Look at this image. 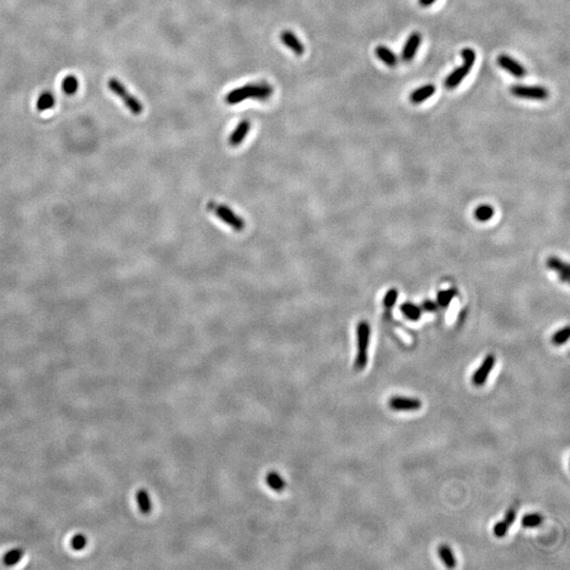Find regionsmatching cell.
Segmentation results:
<instances>
[{"mask_svg": "<svg viewBox=\"0 0 570 570\" xmlns=\"http://www.w3.org/2000/svg\"><path fill=\"white\" fill-rule=\"evenodd\" d=\"M78 89V81L74 75H68L61 83V90L67 95H73Z\"/></svg>", "mask_w": 570, "mask_h": 570, "instance_id": "cell-25", "label": "cell"}, {"mask_svg": "<svg viewBox=\"0 0 570 570\" xmlns=\"http://www.w3.org/2000/svg\"><path fill=\"white\" fill-rule=\"evenodd\" d=\"M438 556L440 558V561L442 562V564L449 569L455 568L456 567V558L455 555L453 553V551L451 550V548L449 546L447 545H440L438 547Z\"/></svg>", "mask_w": 570, "mask_h": 570, "instance_id": "cell-18", "label": "cell"}, {"mask_svg": "<svg viewBox=\"0 0 570 570\" xmlns=\"http://www.w3.org/2000/svg\"><path fill=\"white\" fill-rule=\"evenodd\" d=\"M494 216V208L489 204H482L475 208L474 218L479 222H487Z\"/></svg>", "mask_w": 570, "mask_h": 570, "instance_id": "cell-21", "label": "cell"}, {"mask_svg": "<svg viewBox=\"0 0 570 570\" xmlns=\"http://www.w3.org/2000/svg\"><path fill=\"white\" fill-rule=\"evenodd\" d=\"M371 326L368 322L362 320L358 322L356 328L357 353L355 357L354 367L356 371H362L368 362V348L371 341Z\"/></svg>", "mask_w": 570, "mask_h": 570, "instance_id": "cell-2", "label": "cell"}, {"mask_svg": "<svg viewBox=\"0 0 570 570\" xmlns=\"http://www.w3.org/2000/svg\"><path fill=\"white\" fill-rule=\"evenodd\" d=\"M543 517L540 513H528L522 518V526L525 528L538 527L543 523Z\"/></svg>", "mask_w": 570, "mask_h": 570, "instance_id": "cell-23", "label": "cell"}, {"mask_svg": "<svg viewBox=\"0 0 570 570\" xmlns=\"http://www.w3.org/2000/svg\"><path fill=\"white\" fill-rule=\"evenodd\" d=\"M280 40L285 46L292 50L297 56H302L305 52L304 44L290 31H283L280 34Z\"/></svg>", "mask_w": 570, "mask_h": 570, "instance_id": "cell-12", "label": "cell"}, {"mask_svg": "<svg viewBox=\"0 0 570 570\" xmlns=\"http://www.w3.org/2000/svg\"><path fill=\"white\" fill-rule=\"evenodd\" d=\"M420 6L422 7H430L432 6L434 3H436L437 0H418Z\"/></svg>", "mask_w": 570, "mask_h": 570, "instance_id": "cell-32", "label": "cell"}, {"mask_svg": "<svg viewBox=\"0 0 570 570\" xmlns=\"http://www.w3.org/2000/svg\"><path fill=\"white\" fill-rule=\"evenodd\" d=\"M497 64L502 69L506 70L509 74H511L514 77L522 78L526 75V69H525V67L518 60L510 57L507 54L499 55L497 57Z\"/></svg>", "mask_w": 570, "mask_h": 570, "instance_id": "cell-10", "label": "cell"}, {"mask_svg": "<svg viewBox=\"0 0 570 570\" xmlns=\"http://www.w3.org/2000/svg\"><path fill=\"white\" fill-rule=\"evenodd\" d=\"M569 336H570L569 327L566 326L565 328L560 329V330L556 331V332L553 334V336H552V338H551V341H552V343L555 344V345H563V344H565V343L568 341Z\"/></svg>", "mask_w": 570, "mask_h": 570, "instance_id": "cell-26", "label": "cell"}, {"mask_svg": "<svg viewBox=\"0 0 570 570\" xmlns=\"http://www.w3.org/2000/svg\"><path fill=\"white\" fill-rule=\"evenodd\" d=\"M495 363H496L495 356L493 354L487 355L484 358L483 362L478 366L477 370L473 373L471 378L472 384L476 387H483L487 383L491 372L493 371Z\"/></svg>", "mask_w": 570, "mask_h": 570, "instance_id": "cell-7", "label": "cell"}, {"mask_svg": "<svg viewBox=\"0 0 570 570\" xmlns=\"http://www.w3.org/2000/svg\"><path fill=\"white\" fill-rule=\"evenodd\" d=\"M87 545V538L86 535L83 533H77L75 535H73V538L70 541V546L71 548L75 551H80L83 550Z\"/></svg>", "mask_w": 570, "mask_h": 570, "instance_id": "cell-28", "label": "cell"}, {"mask_svg": "<svg viewBox=\"0 0 570 570\" xmlns=\"http://www.w3.org/2000/svg\"><path fill=\"white\" fill-rule=\"evenodd\" d=\"M389 407L398 412L418 411L422 407V402L418 398L407 396H392L388 401Z\"/></svg>", "mask_w": 570, "mask_h": 570, "instance_id": "cell-8", "label": "cell"}, {"mask_svg": "<svg viewBox=\"0 0 570 570\" xmlns=\"http://www.w3.org/2000/svg\"><path fill=\"white\" fill-rule=\"evenodd\" d=\"M421 34L419 32H413L412 34L409 35L405 47L401 51V60L405 62H410L414 59L415 55L421 44Z\"/></svg>", "mask_w": 570, "mask_h": 570, "instance_id": "cell-9", "label": "cell"}, {"mask_svg": "<svg viewBox=\"0 0 570 570\" xmlns=\"http://www.w3.org/2000/svg\"><path fill=\"white\" fill-rule=\"evenodd\" d=\"M420 307H421V309H422V310H424V311H429V312H432V311H435V310H436V309H437L438 305H437V303H436V302H435V301H432V300H426V301H424V302H423V303L421 304V306H420Z\"/></svg>", "mask_w": 570, "mask_h": 570, "instance_id": "cell-30", "label": "cell"}, {"mask_svg": "<svg viewBox=\"0 0 570 570\" xmlns=\"http://www.w3.org/2000/svg\"><path fill=\"white\" fill-rule=\"evenodd\" d=\"M55 103H56V99H55L53 93L48 91L43 92L42 94H40V96L37 99L36 109L39 111V112H43V111L52 109L55 106Z\"/></svg>", "mask_w": 570, "mask_h": 570, "instance_id": "cell-20", "label": "cell"}, {"mask_svg": "<svg viewBox=\"0 0 570 570\" xmlns=\"http://www.w3.org/2000/svg\"><path fill=\"white\" fill-rule=\"evenodd\" d=\"M462 57L464 59V64L453 70L445 80V86L448 89H454L460 85L464 78L470 73L472 67L476 59V54L473 49L465 48L462 50Z\"/></svg>", "mask_w": 570, "mask_h": 570, "instance_id": "cell-3", "label": "cell"}, {"mask_svg": "<svg viewBox=\"0 0 570 570\" xmlns=\"http://www.w3.org/2000/svg\"><path fill=\"white\" fill-rule=\"evenodd\" d=\"M399 308H400L401 314L411 321L419 320L420 317H421V314H422L421 307L414 304V303H411V302L402 303Z\"/></svg>", "mask_w": 570, "mask_h": 570, "instance_id": "cell-16", "label": "cell"}, {"mask_svg": "<svg viewBox=\"0 0 570 570\" xmlns=\"http://www.w3.org/2000/svg\"><path fill=\"white\" fill-rule=\"evenodd\" d=\"M136 499H137L138 507L143 514H149L151 512V509H152L151 499H150V496H149V494H148L146 490H144V489L138 490L137 494H136Z\"/></svg>", "mask_w": 570, "mask_h": 570, "instance_id": "cell-17", "label": "cell"}, {"mask_svg": "<svg viewBox=\"0 0 570 570\" xmlns=\"http://www.w3.org/2000/svg\"><path fill=\"white\" fill-rule=\"evenodd\" d=\"M108 87L111 92H113L125 103V106L128 108L131 113H133L134 115H140L143 112L144 110L143 104L136 96H133L128 92L125 85L120 81H118L117 78L111 77L108 81Z\"/></svg>", "mask_w": 570, "mask_h": 570, "instance_id": "cell-4", "label": "cell"}, {"mask_svg": "<svg viewBox=\"0 0 570 570\" xmlns=\"http://www.w3.org/2000/svg\"><path fill=\"white\" fill-rule=\"evenodd\" d=\"M547 266H548V268H550L551 271L555 272L558 278H560L563 282L565 283L569 282V276H570L569 265L558 258V257L550 256L548 260H547Z\"/></svg>", "mask_w": 570, "mask_h": 570, "instance_id": "cell-11", "label": "cell"}, {"mask_svg": "<svg viewBox=\"0 0 570 570\" xmlns=\"http://www.w3.org/2000/svg\"><path fill=\"white\" fill-rule=\"evenodd\" d=\"M455 296H456V289L454 288L440 290V292L437 294L436 303L440 307H447L452 302V300L454 299Z\"/></svg>", "mask_w": 570, "mask_h": 570, "instance_id": "cell-24", "label": "cell"}, {"mask_svg": "<svg viewBox=\"0 0 570 570\" xmlns=\"http://www.w3.org/2000/svg\"><path fill=\"white\" fill-rule=\"evenodd\" d=\"M24 553L25 551L21 548L11 549L3 556V563L8 567L16 565L21 560L22 556H24Z\"/></svg>", "mask_w": 570, "mask_h": 570, "instance_id": "cell-22", "label": "cell"}, {"mask_svg": "<svg viewBox=\"0 0 570 570\" xmlns=\"http://www.w3.org/2000/svg\"><path fill=\"white\" fill-rule=\"evenodd\" d=\"M516 519H517V511L514 510L513 508H509L508 511L506 512V516H505V519H504V520L511 526V525H512L514 522H516Z\"/></svg>", "mask_w": 570, "mask_h": 570, "instance_id": "cell-31", "label": "cell"}, {"mask_svg": "<svg viewBox=\"0 0 570 570\" xmlns=\"http://www.w3.org/2000/svg\"><path fill=\"white\" fill-rule=\"evenodd\" d=\"M510 93L518 98L545 100L549 97L548 89L543 86L513 85L510 87Z\"/></svg>", "mask_w": 570, "mask_h": 570, "instance_id": "cell-6", "label": "cell"}, {"mask_svg": "<svg viewBox=\"0 0 570 570\" xmlns=\"http://www.w3.org/2000/svg\"><path fill=\"white\" fill-rule=\"evenodd\" d=\"M273 93L274 88L268 83L260 82L255 84H247L230 91L225 97V102L228 105H236L247 98H254L257 100H261V102H265V100L272 96Z\"/></svg>", "mask_w": 570, "mask_h": 570, "instance_id": "cell-1", "label": "cell"}, {"mask_svg": "<svg viewBox=\"0 0 570 570\" xmlns=\"http://www.w3.org/2000/svg\"><path fill=\"white\" fill-rule=\"evenodd\" d=\"M509 527H510V525L505 520L499 521L494 525L493 533H494L496 538L501 539V538H504V536H506V534L508 533Z\"/></svg>", "mask_w": 570, "mask_h": 570, "instance_id": "cell-29", "label": "cell"}, {"mask_svg": "<svg viewBox=\"0 0 570 570\" xmlns=\"http://www.w3.org/2000/svg\"><path fill=\"white\" fill-rule=\"evenodd\" d=\"M250 127H251L250 121H248L246 119L240 121L239 125L237 126V128L233 130V132L230 134V137L228 139V143H229L230 146H232V147L239 146V145L244 141L245 137H246L248 134Z\"/></svg>", "mask_w": 570, "mask_h": 570, "instance_id": "cell-13", "label": "cell"}, {"mask_svg": "<svg viewBox=\"0 0 570 570\" xmlns=\"http://www.w3.org/2000/svg\"><path fill=\"white\" fill-rule=\"evenodd\" d=\"M207 208L218 217L221 221H223L232 229L237 231H242L245 228V222L242 218H240L236 212L231 210L228 206L218 204L215 202H209Z\"/></svg>", "mask_w": 570, "mask_h": 570, "instance_id": "cell-5", "label": "cell"}, {"mask_svg": "<svg viewBox=\"0 0 570 570\" xmlns=\"http://www.w3.org/2000/svg\"><path fill=\"white\" fill-rule=\"evenodd\" d=\"M436 92V86L433 84L424 85L420 88H417L416 90L413 91L410 95V100L413 104H421L424 100L429 99L432 95Z\"/></svg>", "mask_w": 570, "mask_h": 570, "instance_id": "cell-14", "label": "cell"}, {"mask_svg": "<svg viewBox=\"0 0 570 570\" xmlns=\"http://www.w3.org/2000/svg\"><path fill=\"white\" fill-rule=\"evenodd\" d=\"M397 299H398V290L396 288H390L384 297L383 304L386 308H391L396 304Z\"/></svg>", "mask_w": 570, "mask_h": 570, "instance_id": "cell-27", "label": "cell"}, {"mask_svg": "<svg viewBox=\"0 0 570 570\" xmlns=\"http://www.w3.org/2000/svg\"><path fill=\"white\" fill-rule=\"evenodd\" d=\"M375 54L380 61H383L389 67H395L398 64L396 54L386 46H378L375 50Z\"/></svg>", "mask_w": 570, "mask_h": 570, "instance_id": "cell-15", "label": "cell"}, {"mask_svg": "<svg viewBox=\"0 0 570 570\" xmlns=\"http://www.w3.org/2000/svg\"><path fill=\"white\" fill-rule=\"evenodd\" d=\"M265 483L276 492H281L286 487L285 480L277 472H270L265 477Z\"/></svg>", "mask_w": 570, "mask_h": 570, "instance_id": "cell-19", "label": "cell"}]
</instances>
